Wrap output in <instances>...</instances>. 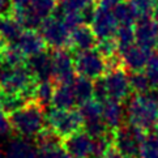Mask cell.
Segmentation results:
<instances>
[{
    "instance_id": "1",
    "label": "cell",
    "mask_w": 158,
    "mask_h": 158,
    "mask_svg": "<svg viewBox=\"0 0 158 158\" xmlns=\"http://www.w3.org/2000/svg\"><path fill=\"white\" fill-rule=\"evenodd\" d=\"M38 80L27 64L10 67L2 63L0 67V90L4 93L21 94L27 101H34Z\"/></svg>"
},
{
    "instance_id": "2",
    "label": "cell",
    "mask_w": 158,
    "mask_h": 158,
    "mask_svg": "<svg viewBox=\"0 0 158 158\" xmlns=\"http://www.w3.org/2000/svg\"><path fill=\"white\" fill-rule=\"evenodd\" d=\"M10 127L21 136V139H35V136L46 127L44 107L35 101H30L20 110L9 115Z\"/></svg>"
},
{
    "instance_id": "3",
    "label": "cell",
    "mask_w": 158,
    "mask_h": 158,
    "mask_svg": "<svg viewBox=\"0 0 158 158\" xmlns=\"http://www.w3.org/2000/svg\"><path fill=\"white\" fill-rule=\"evenodd\" d=\"M127 122L144 132H153L158 126V103L150 94H135L127 105Z\"/></svg>"
},
{
    "instance_id": "4",
    "label": "cell",
    "mask_w": 158,
    "mask_h": 158,
    "mask_svg": "<svg viewBox=\"0 0 158 158\" xmlns=\"http://www.w3.org/2000/svg\"><path fill=\"white\" fill-rule=\"evenodd\" d=\"M47 127L59 135L61 139H65L82 131L84 119L78 110H59L51 109L46 115Z\"/></svg>"
},
{
    "instance_id": "5",
    "label": "cell",
    "mask_w": 158,
    "mask_h": 158,
    "mask_svg": "<svg viewBox=\"0 0 158 158\" xmlns=\"http://www.w3.org/2000/svg\"><path fill=\"white\" fill-rule=\"evenodd\" d=\"M146 132L127 123L114 131V146L127 158H139L141 144Z\"/></svg>"
},
{
    "instance_id": "6",
    "label": "cell",
    "mask_w": 158,
    "mask_h": 158,
    "mask_svg": "<svg viewBox=\"0 0 158 158\" xmlns=\"http://www.w3.org/2000/svg\"><path fill=\"white\" fill-rule=\"evenodd\" d=\"M75 68L78 76L95 81L107 73V63L94 48L89 51L77 52L75 56Z\"/></svg>"
},
{
    "instance_id": "7",
    "label": "cell",
    "mask_w": 158,
    "mask_h": 158,
    "mask_svg": "<svg viewBox=\"0 0 158 158\" xmlns=\"http://www.w3.org/2000/svg\"><path fill=\"white\" fill-rule=\"evenodd\" d=\"M38 33L43 38L46 46L54 50L67 48L69 47L71 41V31L67 29V26L60 20L55 17H50L42 22Z\"/></svg>"
},
{
    "instance_id": "8",
    "label": "cell",
    "mask_w": 158,
    "mask_h": 158,
    "mask_svg": "<svg viewBox=\"0 0 158 158\" xmlns=\"http://www.w3.org/2000/svg\"><path fill=\"white\" fill-rule=\"evenodd\" d=\"M75 58L67 48L52 52V81L55 85H72L75 81Z\"/></svg>"
},
{
    "instance_id": "9",
    "label": "cell",
    "mask_w": 158,
    "mask_h": 158,
    "mask_svg": "<svg viewBox=\"0 0 158 158\" xmlns=\"http://www.w3.org/2000/svg\"><path fill=\"white\" fill-rule=\"evenodd\" d=\"M102 78L107 99L123 102L124 99L128 98L129 93H131V86H129V76L124 71V68L107 71Z\"/></svg>"
},
{
    "instance_id": "10",
    "label": "cell",
    "mask_w": 158,
    "mask_h": 158,
    "mask_svg": "<svg viewBox=\"0 0 158 158\" xmlns=\"http://www.w3.org/2000/svg\"><path fill=\"white\" fill-rule=\"evenodd\" d=\"M90 27L93 29L95 37L98 39H105V38H112L115 37V33L119 27V24L114 16L111 7L99 4L95 7V13L94 19L90 24Z\"/></svg>"
},
{
    "instance_id": "11",
    "label": "cell",
    "mask_w": 158,
    "mask_h": 158,
    "mask_svg": "<svg viewBox=\"0 0 158 158\" xmlns=\"http://www.w3.org/2000/svg\"><path fill=\"white\" fill-rule=\"evenodd\" d=\"M133 27L137 44L152 51L158 48V24L150 16L139 19Z\"/></svg>"
},
{
    "instance_id": "12",
    "label": "cell",
    "mask_w": 158,
    "mask_h": 158,
    "mask_svg": "<svg viewBox=\"0 0 158 158\" xmlns=\"http://www.w3.org/2000/svg\"><path fill=\"white\" fill-rule=\"evenodd\" d=\"M63 148L71 158L93 157V139L85 131H80L63 140Z\"/></svg>"
},
{
    "instance_id": "13",
    "label": "cell",
    "mask_w": 158,
    "mask_h": 158,
    "mask_svg": "<svg viewBox=\"0 0 158 158\" xmlns=\"http://www.w3.org/2000/svg\"><path fill=\"white\" fill-rule=\"evenodd\" d=\"M153 51L148 50L140 44H133L129 48H127L126 51L120 52V58H122V63H123V68H127L131 72H137V71H143L145 69L146 64L152 58Z\"/></svg>"
},
{
    "instance_id": "14",
    "label": "cell",
    "mask_w": 158,
    "mask_h": 158,
    "mask_svg": "<svg viewBox=\"0 0 158 158\" xmlns=\"http://www.w3.org/2000/svg\"><path fill=\"white\" fill-rule=\"evenodd\" d=\"M98 43V38L95 37L93 29L89 25H81L77 29L71 31L69 47H72L77 52L94 50Z\"/></svg>"
},
{
    "instance_id": "15",
    "label": "cell",
    "mask_w": 158,
    "mask_h": 158,
    "mask_svg": "<svg viewBox=\"0 0 158 158\" xmlns=\"http://www.w3.org/2000/svg\"><path fill=\"white\" fill-rule=\"evenodd\" d=\"M26 64L38 81L52 80V52L43 51L31 56Z\"/></svg>"
},
{
    "instance_id": "16",
    "label": "cell",
    "mask_w": 158,
    "mask_h": 158,
    "mask_svg": "<svg viewBox=\"0 0 158 158\" xmlns=\"http://www.w3.org/2000/svg\"><path fill=\"white\" fill-rule=\"evenodd\" d=\"M15 44L27 56V59L46 51L47 47L38 30H24V33Z\"/></svg>"
},
{
    "instance_id": "17",
    "label": "cell",
    "mask_w": 158,
    "mask_h": 158,
    "mask_svg": "<svg viewBox=\"0 0 158 158\" xmlns=\"http://www.w3.org/2000/svg\"><path fill=\"white\" fill-rule=\"evenodd\" d=\"M102 120L111 132L123 126V107L122 102L106 99L102 102Z\"/></svg>"
},
{
    "instance_id": "18",
    "label": "cell",
    "mask_w": 158,
    "mask_h": 158,
    "mask_svg": "<svg viewBox=\"0 0 158 158\" xmlns=\"http://www.w3.org/2000/svg\"><path fill=\"white\" fill-rule=\"evenodd\" d=\"M24 27L12 15L0 17V38L5 44H15L24 33Z\"/></svg>"
},
{
    "instance_id": "19",
    "label": "cell",
    "mask_w": 158,
    "mask_h": 158,
    "mask_svg": "<svg viewBox=\"0 0 158 158\" xmlns=\"http://www.w3.org/2000/svg\"><path fill=\"white\" fill-rule=\"evenodd\" d=\"M77 103L72 85H56L52 97V109L59 110H72Z\"/></svg>"
},
{
    "instance_id": "20",
    "label": "cell",
    "mask_w": 158,
    "mask_h": 158,
    "mask_svg": "<svg viewBox=\"0 0 158 158\" xmlns=\"http://www.w3.org/2000/svg\"><path fill=\"white\" fill-rule=\"evenodd\" d=\"M5 158H39L38 150L25 139H16L9 144Z\"/></svg>"
},
{
    "instance_id": "21",
    "label": "cell",
    "mask_w": 158,
    "mask_h": 158,
    "mask_svg": "<svg viewBox=\"0 0 158 158\" xmlns=\"http://www.w3.org/2000/svg\"><path fill=\"white\" fill-rule=\"evenodd\" d=\"M73 93L78 105H82L88 102V101L94 98V82L93 80H89L86 77L78 76L75 78L72 84Z\"/></svg>"
},
{
    "instance_id": "22",
    "label": "cell",
    "mask_w": 158,
    "mask_h": 158,
    "mask_svg": "<svg viewBox=\"0 0 158 158\" xmlns=\"http://www.w3.org/2000/svg\"><path fill=\"white\" fill-rule=\"evenodd\" d=\"M56 7V0H30V4L26 9L39 21H44L54 15Z\"/></svg>"
},
{
    "instance_id": "23",
    "label": "cell",
    "mask_w": 158,
    "mask_h": 158,
    "mask_svg": "<svg viewBox=\"0 0 158 158\" xmlns=\"http://www.w3.org/2000/svg\"><path fill=\"white\" fill-rule=\"evenodd\" d=\"M112 12L119 25H132L139 20L136 12L129 2H122L112 7Z\"/></svg>"
},
{
    "instance_id": "24",
    "label": "cell",
    "mask_w": 158,
    "mask_h": 158,
    "mask_svg": "<svg viewBox=\"0 0 158 158\" xmlns=\"http://www.w3.org/2000/svg\"><path fill=\"white\" fill-rule=\"evenodd\" d=\"M27 102H30V101H27L24 95H21V94L4 93L0 90V107H2L8 115L20 110L21 107H24Z\"/></svg>"
},
{
    "instance_id": "25",
    "label": "cell",
    "mask_w": 158,
    "mask_h": 158,
    "mask_svg": "<svg viewBox=\"0 0 158 158\" xmlns=\"http://www.w3.org/2000/svg\"><path fill=\"white\" fill-rule=\"evenodd\" d=\"M129 86H131V92H133L135 94H150L152 89H153L150 80L144 71L131 72V75H129Z\"/></svg>"
},
{
    "instance_id": "26",
    "label": "cell",
    "mask_w": 158,
    "mask_h": 158,
    "mask_svg": "<svg viewBox=\"0 0 158 158\" xmlns=\"http://www.w3.org/2000/svg\"><path fill=\"white\" fill-rule=\"evenodd\" d=\"M80 114L84 119V124L94 120L102 119V102H99L98 99H90L88 102L80 105Z\"/></svg>"
},
{
    "instance_id": "27",
    "label": "cell",
    "mask_w": 158,
    "mask_h": 158,
    "mask_svg": "<svg viewBox=\"0 0 158 158\" xmlns=\"http://www.w3.org/2000/svg\"><path fill=\"white\" fill-rule=\"evenodd\" d=\"M115 39L119 46V54L126 51L127 48L133 46L136 42V35H135V27L132 25H119L115 33Z\"/></svg>"
},
{
    "instance_id": "28",
    "label": "cell",
    "mask_w": 158,
    "mask_h": 158,
    "mask_svg": "<svg viewBox=\"0 0 158 158\" xmlns=\"http://www.w3.org/2000/svg\"><path fill=\"white\" fill-rule=\"evenodd\" d=\"M55 82L52 80H46V81H38L37 89H35V97L34 101L38 102L41 106H47L51 105L52 97L55 93Z\"/></svg>"
},
{
    "instance_id": "29",
    "label": "cell",
    "mask_w": 158,
    "mask_h": 158,
    "mask_svg": "<svg viewBox=\"0 0 158 158\" xmlns=\"http://www.w3.org/2000/svg\"><path fill=\"white\" fill-rule=\"evenodd\" d=\"M139 158H158V136L156 133H146L141 144Z\"/></svg>"
},
{
    "instance_id": "30",
    "label": "cell",
    "mask_w": 158,
    "mask_h": 158,
    "mask_svg": "<svg viewBox=\"0 0 158 158\" xmlns=\"http://www.w3.org/2000/svg\"><path fill=\"white\" fill-rule=\"evenodd\" d=\"M95 50L99 52V55L102 56L105 60H109L116 55H120L119 54V46H118L115 37L99 39L97 46H95Z\"/></svg>"
},
{
    "instance_id": "31",
    "label": "cell",
    "mask_w": 158,
    "mask_h": 158,
    "mask_svg": "<svg viewBox=\"0 0 158 158\" xmlns=\"http://www.w3.org/2000/svg\"><path fill=\"white\" fill-rule=\"evenodd\" d=\"M132 7L136 12L137 17H148L153 13V8L156 4V0H129Z\"/></svg>"
},
{
    "instance_id": "32",
    "label": "cell",
    "mask_w": 158,
    "mask_h": 158,
    "mask_svg": "<svg viewBox=\"0 0 158 158\" xmlns=\"http://www.w3.org/2000/svg\"><path fill=\"white\" fill-rule=\"evenodd\" d=\"M146 76L150 80V84L153 88H158V52L152 55L150 60L148 61V64L145 67Z\"/></svg>"
},
{
    "instance_id": "33",
    "label": "cell",
    "mask_w": 158,
    "mask_h": 158,
    "mask_svg": "<svg viewBox=\"0 0 158 158\" xmlns=\"http://www.w3.org/2000/svg\"><path fill=\"white\" fill-rule=\"evenodd\" d=\"M37 150L39 158H71L69 154L64 150L63 144L50 146V148H44V149H37Z\"/></svg>"
},
{
    "instance_id": "34",
    "label": "cell",
    "mask_w": 158,
    "mask_h": 158,
    "mask_svg": "<svg viewBox=\"0 0 158 158\" xmlns=\"http://www.w3.org/2000/svg\"><path fill=\"white\" fill-rule=\"evenodd\" d=\"M60 21L67 26V29H68L69 31H73L81 25H85L80 12H67L65 10L63 19H61Z\"/></svg>"
},
{
    "instance_id": "35",
    "label": "cell",
    "mask_w": 158,
    "mask_h": 158,
    "mask_svg": "<svg viewBox=\"0 0 158 158\" xmlns=\"http://www.w3.org/2000/svg\"><path fill=\"white\" fill-rule=\"evenodd\" d=\"M94 4V0H61V7L67 12H81L90 5Z\"/></svg>"
},
{
    "instance_id": "36",
    "label": "cell",
    "mask_w": 158,
    "mask_h": 158,
    "mask_svg": "<svg viewBox=\"0 0 158 158\" xmlns=\"http://www.w3.org/2000/svg\"><path fill=\"white\" fill-rule=\"evenodd\" d=\"M10 131H12V127H10L9 115L2 109V107H0V136L7 135Z\"/></svg>"
},
{
    "instance_id": "37",
    "label": "cell",
    "mask_w": 158,
    "mask_h": 158,
    "mask_svg": "<svg viewBox=\"0 0 158 158\" xmlns=\"http://www.w3.org/2000/svg\"><path fill=\"white\" fill-rule=\"evenodd\" d=\"M12 15V0H0V17Z\"/></svg>"
},
{
    "instance_id": "38",
    "label": "cell",
    "mask_w": 158,
    "mask_h": 158,
    "mask_svg": "<svg viewBox=\"0 0 158 158\" xmlns=\"http://www.w3.org/2000/svg\"><path fill=\"white\" fill-rule=\"evenodd\" d=\"M30 0H12V10H24L29 7Z\"/></svg>"
},
{
    "instance_id": "39",
    "label": "cell",
    "mask_w": 158,
    "mask_h": 158,
    "mask_svg": "<svg viewBox=\"0 0 158 158\" xmlns=\"http://www.w3.org/2000/svg\"><path fill=\"white\" fill-rule=\"evenodd\" d=\"M99 4H103V5H107V7H114V5L119 4L124 0H98Z\"/></svg>"
},
{
    "instance_id": "40",
    "label": "cell",
    "mask_w": 158,
    "mask_h": 158,
    "mask_svg": "<svg viewBox=\"0 0 158 158\" xmlns=\"http://www.w3.org/2000/svg\"><path fill=\"white\" fill-rule=\"evenodd\" d=\"M152 16H153V20L158 24V0L154 4V8H153V13H152Z\"/></svg>"
},
{
    "instance_id": "41",
    "label": "cell",
    "mask_w": 158,
    "mask_h": 158,
    "mask_svg": "<svg viewBox=\"0 0 158 158\" xmlns=\"http://www.w3.org/2000/svg\"><path fill=\"white\" fill-rule=\"evenodd\" d=\"M150 97L153 98L156 102L158 103V88H153L152 89V92H150Z\"/></svg>"
},
{
    "instance_id": "42",
    "label": "cell",
    "mask_w": 158,
    "mask_h": 158,
    "mask_svg": "<svg viewBox=\"0 0 158 158\" xmlns=\"http://www.w3.org/2000/svg\"><path fill=\"white\" fill-rule=\"evenodd\" d=\"M153 133H156V135H157V136H158V126H157V127L154 128V131H153Z\"/></svg>"
},
{
    "instance_id": "43",
    "label": "cell",
    "mask_w": 158,
    "mask_h": 158,
    "mask_svg": "<svg viewBox=\"0 0 158 158\" xmlns=\"http://www.w3.org/2000/svg\"><path fill=\"white\" fill-rule=\"evenodd\" d=\"M60 2H61V0H60Z\"/></svg>"
},
{
    "instance_id": "44",
    "label": "cell",
    "mask_w": 158,
    "mask_h": 158,
    "mask_svg": "<svg viewBox=\"0 0 158 158\" xmlns=\"http://www.w3.org/2000/svg\"><path fill=\"white\" fill-rule=\"evenodd\" d=\"M156 2H157V0H156Z\"/></svg>"
}]
</instances>
